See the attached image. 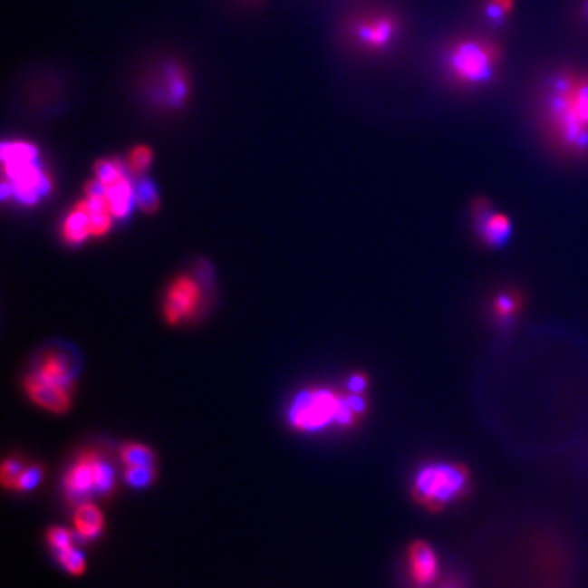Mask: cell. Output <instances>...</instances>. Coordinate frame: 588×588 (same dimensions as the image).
<instances>
[{
    "label": "cell",
    "instance_id": "cell-1",
    "mask_svg": "<svg viewBox=\"0 0 588 588\" xmlns=\"http://www.w3.org/2000/svg\"><path fill=\"white\" fill-rule=\"evenodd\" d=\"M539 121L553 148L571 158L588 154V74L563 69L539 92Z\"/></svg>",
    "mask_w": 588,
    "mask_h": 588
},
{
    "label": "cell",
    "instance_id": "cell-2",
    "mask_svg": "<svg viewBox=\"0 0 588 588\" xmlns=\"http://www.w3.org/2000/svg\"><path fill=\"white\" fill-rule=\"evenodd\" d=\"M502 50L497 43L482 36L458 38L445 51L443 66L448 79L459 87H482L497 75Z\"/></svg>",
    "mask_w": 588,
    "mask_h": 588
},
{
    "label": "cell",
    "instance_id": "cell-3",
    "mask_svg": "<svg viewBox=\"0 0 588 588\" xmlns=\"http://www.w3.org/2000/svg\"><path fill=\"white\" fill-rule=\"evenodd\" d=\"M471 492V471L461 463H429L417 469L410 482L415 504L439 514Z\"/></svg>",
    "mask_w": 588,
    "mask_h": 588
},
{
    "label": "cell",
    "instance_id": "cell-4",
    "mask_svg": "<svg viewBox=\"0 0 588 588\" xmlns=\"http://www.w3.org/2000/svg\"><path fill=\"white\" fill-rule=\"evenodd\" d=\"M38 149L28 142H4L2 160L5 180L2 183V198L15 197L25 205H34L48 195L51 180L40 166Z\"/></svg>",
    "mask_w": 588,
    "mask_h": 588
},
{
    "label": "cell",
    "instance_id": "cell-5",
    "mask_svg": "<svg viewBox=\"0 0 588 588\" xmlns=\"http://www.w3.org/2000/svg\"><path fill=\"white\" fill-rule=\"evenodd\" d=\"M64 486L67 496L74 500L89 497L91 494L108 496L115 487V476L99 455L87 451L69 469Z\"/></svg>",
    "mask_w": 588,
    "mask_h": 588
},
{
    "label": "cell",
    "instance_id": "cell-6",
    "mask_svg": "<svg viewBox=\"0 0 588 588\" xmlns=\"http://www.w3.org/2000/svg\"><path fill=\"white\" fill-rule=\"evenodd\" d=\"M342 396L329 390H303L291 407L290 420L299 430H321L337 422Z\"/></svg>",
    "mask_w": 588,
    "mask_h": 588
},
{
    "label": "cell",
    "instance_id": "cell-7",
    "mask_svg": "<svg viewBox=\"0 0 588 588\" xmlns=\"http://www.w3.org/2000/svg\"><path fill=\"white\" fill-rule=\"evenodd\" d=\"M400 24L392 14H370L353 25L355 42L368 51H384L398 38Z\"/></svg>",
    "mask_w": 588,
    "mask_h": 588
},
{
    "label": "cell",
    "instance_id": "cell-8",
    "mask_svg": "<svg viewBox=\"0 0 588 588\" xmlns=\"http://www.w3.org/2000/svg\"><path fill=\"white\" fill-rule=\"evenodd\" d=\"M473 221L477 237L489 249L504 247L512 236L510 219L496 211L487 198L474 199Z\"/></svg>",
    "mask_w": 588,
    "mask_h": 588
},
{
    "label": "cell",
    "instance_id": "cell-9",
    "mask_svg": "<svg viewBox=\"0 0 588 588\" xmlns=\"http://www.w3.org/2000/svg\"><path fill=\"white\" fill-rule=\"evenodd\" d=\"M199 296L201 293H199L198 283L193 278L180 276L178 280H175L167 293L166 304H164L167 323L177 325L195 314L198 307Z\"/></svg>",
    "mask_w": 588,
    "mask_h": 588
},
{
    "label": "cell",
    "instance_id": "cell-10",
    "mask_svg": "<svg viewBox=\"0 0 588 588\" xmlns=\"http://www.w3.org/2000/svg\"><path fill=\"white\" fill-rule=\"evenodd\" d=\"M439 555L423 539H415L407 547V572L415 587L429 588L439 577Z\"/></svg>",
    "mask_w": 588,
    "mask_h": 588
},
{
    "label": "cell",
    "instance_id": "cell-11",
    "mask_svg": "<svg viewBox=\"0 0 588 588\" xmlns=\"http://www.w3.org/2000/svg\"><path fill=\"white\" fill-rule=\"evenodd\" d=\"M25 386L30 398L34 399L38 406L44 407L51 412L63 414L71 406V399L66 390L42 381L34 374L26 378Z\"/></svg>",
    "mask_w": 588,
    "mask_h": 588
},
{
    "label": "cell",
    "instance_id": "cell-12",
    "mask_svg": "<svg viewBox=\"0 0 588 588\" xmlns=\"http://www.w3.org/2000/svg\"><path fill=\"white\" fill-rule=\"evenodd\" d=\"M130 174H131V169H128L120 177H116L113 182L103 185L108 207H110L113 217L123 219L130 215V211L133 207L134 193Z\"/></svg>",
    "mask_w": 588,
    "mask_h": 588
},
{
    "label": "cell",
    "instance_id": "cell-13",
    "mask_svg": "<svg viewBox=\"0 0 588 588\" xmlns=\"http://www.w3.org/2000/svg\"><path fill=\"white\" fill-rule=\"evenodd\" d=\"M34 376L48 384L63 388L67 392H71L74 386L69 363H67L66 357L61 353H48L46 357H43L42 363L38 366Z\"/></svg>",
    "mask_w": 588,
    "mask_h": 588
},
{
    "label": "cell",
    "instance_id": "cell-14",
    "mask_svg": "<svg viewBox=\"0 0 588 588\" xmlns=\"http://www.w3.org/2000/svg\"><path fill=\"white\" fill-rule=\"evenodd\" d=\"M63 234L69 244H81L92 236L91 215L85 199L75 205L74 209L67 216Z\"/></svg>",
    "mask_w": 588,
    "mask_h": 588
},
{
    "label": "cell",
    "instance_id": "cell-15",
    "mask_svg": "<svg viewBox=\"0 0 588 588\" xmlns=\"http://www.w3.org/2000/svg\"><path fill=\"white\" fill-rule=\"evenodd\" d=\"M523 296L518 290H504L492 301L490 313L500 325H508L522 313Z\"/></svg>",
    "mask_w": 588,
    "mask_h": 588
},
{
    "label": "cell",
    "instance_id": "cell-16",
    "mask_svg": "<svg viewBox=\"0 0 588 588\" xmlns=\"http://www.w3.org/2000/svg\"><path fill=\"white\" fill-rule=\"evenodd\" d=\"M75 530L77 539H92L99 536L103 530V515L99 508L85 502L82 506H77L74 515Z\"/></svg>",
    "mask_w": 588,
    "mask_h": 588
},
{
    "label": "cell",
    "instance_id": "cell-17",
    "mask_svg": "<svg viewBox=\"0 0 588 588\" xmlns=\"http://www.w3.org/2000/svg\"><path fill=\"white\" fill-rule=\"evenodd\" d=\"M85 201H87L89 215H91L92 236L100 237V236L107 234L111 227V216H113L108 207L107 197L93 195V197H87Z\"/></svg>",
    "mask_w": 588,
    "mask_h": 588
},
{
    "label": "cell",
    "instance_id": "cell-18",
    "mask_svg": "<svg viewBox=\"0 0 588 588\" xmlns=\"http://www.w3.org/2000/svg\"><path fill=\"white\" fill-rule=\"evenodd\" d=\"M121 459L128 468L138 466H154V455L149 448L138 443H131L121 448Z\"/></svg>",
    "mask_w": 588,
    "mask_h": 588
},
{
    "label": "cell",
    "instance_id": "cell-19",
    "mask_svg": "<svg viewBox=\"0 0 588 588\" xmlns=\"http://www.w3.org/2000/svg\"><path fill=\"white\" fill-rule=\"evenodd\" d=\"M58 553L59 563L64 565L69 574L72 575H81L85 571V557L79 549L74 546L66 547V549H59Z\"/></svg>",
    "mask_w": 588,
    "mask_h": 588
},
{
    "label": "cell",
    "instance_id": "cell-20",
    "mask_svg": "<svg viewBox=\"0 0 588 588\" xmlns=\"http://www.w3.org/2000/svg\"><path fill=\"white\" fill-rule=\"evenodd\" d=\"M136 199L140 203V207L144 211H156L159 207L158 190L154 187V183L146 180L138 185L136 188Z\"/></svg>",
    "mask_w": 588,
    "mask_h": 588
},
{
    "label": "cell",
    "instance_id": "cell-21",
    "mask_svg": "<svg viewBox=\"0 0 588 588\" xmlns=\"http://www.w3.org/2000/svg\"><path fill=\"white\" fill-rule=\"evenodd\" d=\"M156 473L154 466H138V468H128L125 473V479L133 487H146L154 481Z\"/></svg>",
    "mask_w": 588,
    "mask_h": 588
},
{
    "label": "cell",
    "instance_id": "cell-22",
    "mask_svg": "<svg viewBox=\"0 0 588 588\" xmlns=\"http://www.w3.org/2000/svg\"><path fill=\"white\" fill-rule=\"evenodd\" d=\"M43 477V469L40 466H25L24 473L18 477L17 484H15V490L25 492V490H32L36 487Z\"/></svg>",
    "mask_w": 588,
    "mask_h": 588
},
{
    "label": "cell",
    "instance_id": "cell-23",
    "mask_svg": "<svg viewBox=\"0 0 588 588\" xmlns=\"http://www.w3.org/2000/svg\"><path fill=\"white\" fill-rule=\"evenodd\" d=\"M25 469V466L17 461V459H7L4 466H2V484L10 489H15L18 477L22 476Z\"/></svg>",
    "mask_w": 588,
    "mask_h": 588
},
{
    "label": "cell",
    "instance_id": "cell-24",
    "mask_svg": "<svg viewBox=\"0 0 588 588\" xmlns=\"http://www.w3.org/2000/svg\"><path fill=\"white\" fill-rule=\"evenodd\" d=\"M150 160H152V152H150L149 148L140 146L130 156V169H131V172H134V174H140V172L148 169Z\"/></svg>",
    "mask_w": 588,
    "mask_h": 588
},
{
    "label": "cell",
    "instance_id": "cell-25",
    "mask_svg": "<svg viewBox=\"0 0 588 588\" xmlns=\"http://www.w3.org/2000/svg\"><path fill=\"white\" fill-rule=\"evenodd\" d=\"M48 541L51 546L54 547L56 551L59 549H66V547L72 546V535L66 530V528H51L48 531Z\"/></svg>",
    "mask_w": 588,
    "mask_h": 588
},
{
    "label": "cell",
    "instance_id": "cell-26",
    "mask_svg": "<svg viewBox=\"0 0 588 588\" xmlns=\"http://www.w3.org/2000/svg\"><path fill=\"white\" fill-rule=\"evenodd\" d=\"M486 15H487V18H489L490 22H492L494 25H500V24L506 20L508 12L502 9V7L497 5L496 2L487 0V4H486Z\"/></svg>",
    "mask_w": 588,
    "mask_h": 588
},
{
    "label": "cell",
    "instance_id": "cell-27",
    "mask_svg": "<svg viewBox=\"0 0 588 588\" xmlns=\"http://www.w3.org/2000/svg\"><path fill=\"white\" fill-rule=\"evenodd\" d=\"M368 390V376L363 373H355L348 380V390L363 394Z\"/></svg>",
    "mask_w": 588,
    "mask_h": 588
},
{
    "label": "cell",
    "instance_id": "cell-28",
    "mask_svg": "<svg viewBox=\"0 0 588 588\" xmlns=\"http://www.w3.org/2000/svg\"><path fill=\"white\" fill-rule=\"evenodd\" d=\"M583 12H585V15L588 18V0H585V4H583Z\"/></svg>",
    "mask_w": 588,
    "mask_h": 588
}]
</instances>
